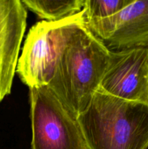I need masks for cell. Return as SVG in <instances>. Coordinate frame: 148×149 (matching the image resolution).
I'll use <instances>...</instances> for the list:
<instances>
[{"mask_svg": "<svg viewBox=\"0 0 148 149\" xmlns=\"http://www.w3.org/2000/svg\"><path fill=\"white\" fill-rule=\"evenodd\" d=\"M22 3L26 8L44 21L57 22L81 13L84 8L85 0H23Z\"/></svg>", "mask_w": 148, "mask_h": 149, "instance_id": "8", "label": "cell"}, {"mask_svg": "<svg viewBox=\"0 0 148 149\" xmlns=\"http://www.w3.org/2000/svg\"><path fill=\"white\" fill-rule=\"evenodd\" d=\"M88 149H145L148 146V104L97 90L77 117Z\"/></svg>", "mask_w": 148, "mask_h": 149, "instance_id": "2", "label": "cell"}, {"mask_svg": "<svg viewBox=\"0 0 148 149\" xmlns=\"http://www.w3.org/2000/svg\"><path fill=\"white\" fill-rule=\"evenodd\" d=\"M132 0H85L84 11L86 21L110 17L129 5Z\"/></svg>", "mask_w": 148, "mask_h": 149, "instance_id": "9", "label": "cell"}, {"mask_svg": "<svg viewBox=\"0 0 148 149\" xmlns=\"http://www.w3.org/2000/svg\"><path fill=\"white\" fill-rule=\"evenodd\" d=\"M86 26L110 51L148 48V0H132L116 14Z\"/></svg>", "mask_w": 148, "mask_h": 149, "instance_id": "6", "label": "cell"}, {"mask_svg": "<svg viewBox=\"0 0 148 149\" xmlns=\"http://www.w3.org/2000/svg\"><path fill=\"white\" fill-rule=\"evenodd\" d=\"M30 90L32 149H88L77 117L48 86Z\"/></svg>", "mask_w": 148, "mask_h": 149, "instance_id": "4", "label": "cell"}, {"mask_svg": "<svg viewBox=\"0 0 148 149\" xmlns=\"http://www.w3.org/2000/svg\"><path fill=\"white\" fill-rule=\"evenodd\" d=\"M145 149H148V146H147V147H146V148H145Z\"/></svg>", "mask_w": 148, "mask_h": 149, "instance_id": "10", "label": "cell"}, {"mask_svg": "<svg viewBox=\"0 0 148 149\" xmlns=\"http://www.w3.org/2000/svg\"><path fill=\"white\" fill-rule=\"evenodd\" d=\"M26 23L22 1L0 0V102L11 93Z\"/></svg>", "mask_w": 148, "mask_h": 149, "instance_id": "7", "label": "cell"}, {"mask_svg": "<svg viewBox=\"0 0 148 149\" xmlns=\"http://www.w3.org/2000/svg\"><path fill=\"white\" fill-rule=\"evenodd\" d=\"M110 50L81 25L58 56L48 87L78 117L100 87Z\"/></svg>", "mask_w": 148, "mask_h": 149, "instance_id": "1", "label": "cell"}, {"mask_svg": "<svg viewBox=\"0 0 148 149\" xmlns=\"http://www.w3.org/2000/svg\"><path fill=\"white\" fill-rule=\"evenodd\" d=\"M98 90L148 104V48L110 51Z\"/></svg>", "mask_w": 148, "mask_h": 149, "instance_id": "5", "label": "cell"}, {"mask_svg": "<svg viewBox=\"0 0 148 149\" xmlns=\"http://www.w3.org/2000/svg\"><path fill=\"white\" fill-rule=\"evenodd\" d=\"M86 23L84 11L57 22L42 20L29 30L16 73L29 88L48 86L58 56L77 29Z\"/></svg>", "mask_w": 148, "mask_h": 149, "instance_id": "3", "label": "cell"}]
</instances>
